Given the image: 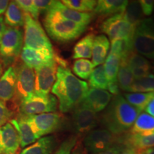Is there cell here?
Wrapping results in <instances>:
<instances>
[{"label":"cell","mask_w":154,"mask_h":154,"mask_svg":"<svg viewBox=\"0 0 154 154\" xmlns=\"http://www.w3.org/2000/svg\"><path fill=\"white\" fill-rule=\"evenodd\" d=\"M88 90L87 82L78 79L68 68L58 66L51 93L59 101L61 113L74 110L84 100Z\"/></svg>","instance_id":"obj_1"},{"label":"cell","mask_w":154,"mask_h":154,"mask_svg":"<svg viewBox=\"0 0 154 154\" xmlns=\"http://www.w3.org/2000/svg\"><path fill=\"white\" fill-rule=\"evenodd\" d=\"M141 111L119 94L113 96L102 113L101 121L113 134L120 135L131 128Z\"/></svg>","instance_id":"obj_2"},{"label":"cell","mask_w":154,"mask_h":154,"mask_svg":"<svg viewBox=\"0 0 154 154\" xmlns=\"http://www.w3.org/2000/svg\"><path fill=\"white\" fill-rule=\"evenodd\" d=\"M44 24L49 35L54 40L59 42H69L75 40L79 37L86 29V26L63 18L52 10L46 13Z\"/></svg>","instance_id":"obj_3"},{"label":"cell","mask_w":154,"mask_h":154,"mask_svg":"<svg viewBox=\"0 0 154 154\" xmlns=\"http://www.w3.org/2000/svg\"><path fill=\"white\" fill-rule=\"evenodd\" d=\"M24 47L46 53H54L52 44L38 20L24 13Z\"/></svg>","instance_id":"obj_4"},{"label":"cell","mask_w":154,"mask_h":154,"mask_svg":"<svg viewBox=\"0 0 154 154\" xmlns=\"http://www.w3.org/2000/svg\"><path fill=\"white\" fill-rule=\"evenodd\" d=\"M134 51L154 60V18L143 19L135 28L132 38Z\"/></svg>","instance_id":"obj_5"},{"label":"cell","mask_w":154,"mask_h":154,"mask_svg":"<svg viewBox=\"0 0 154 154\" xmlns=\"http://www.w3.org/2000/svg\"><path fill=\"white\" fill-rule=\"evenodd\" d=\"M58 101L52 94H38L34 93L29 99L21 102L19 105V113L25 116L55 112Z\"/></svg>","instance_id":"obj_6"},{"label":"cell","mask_w":154,"mask_h":154,"mask_svg":"<svg viewBox=\"0 0 154 154\" xmlns=\"http://www.w3.org/2000/svg\"><path fill=\"white\" fill-rule=\"evenodd\" d=\"M26 120L37 139L59 129L63 116L57 112L26 116Z\"/></svg>","instance_id":"obj_7"},{"label":"cell","mask_w":154,"mask_h":154,"mask_svg":"<svg viewBox=\"0 0 154 154\" xmlns=\"http://www.w3.org/2000/svg\"><path fill=\"white\" fill-rule=\"evenodd\" d=\"M14 67L16 72V92L14 99L20 103L34 94L35 74L33 69L23 62Z\"/></svg>","instance_id":"obj_8"},{"label":"cell","mask_w":154,"mask_h":154,"mask_svg":"<svg viewBox=\"0 0 154 154\" xmlns=\"http://www.w3.org/2000/svg\"><path fill=\"white\" fill-rule=\"evenodd\" d=\"M101 32L110 38L111 41L124 39L132 41L135 27L124 18L123 13L110 17L102 22L100 26Z\"/></svg>","instance_id":"obj_9"},{"label":"cell","mask_w":154,"mask_h":154,"mask_svg":"<svg viewBox=\"0 0 154 154\" xmlns=\"http://www.w3.org/2000/svg\"><path fill=\"white\" fill-rule=\"evenodd\" d=\"M24 36L20 28L7 26L0 42V56L5 59H16L23 48Z\"/></svg>","instance_id":"obj_10"},{"label":"cell","mask_w":154,"mask_h":154,"mask_svg":"<svg viewBox=\"0 0 154 154\" xmlns=\"http://www.w3.org/2000/svg\"><path fill=\"white\" fill-rule=\"evenodd\" d=\"M57 64L54 58L34 69L35 74L34 93L43 95L49 94L57 79Z\"/></svg>","instance_id":"obj_11"},{"label":"cell","mask_w":154,"mask_h":154,"mask_svg":"<svg viewBox=\"0 0 154 154\" xmlns=\"http://www.w3.org/2000/svg\"><path fill=\"white\" fill-rule=\"evenodd\" d=\"M116 141V135L110 131L106 128L93 129L86 134L84 138V149L89 153L96 154L108 149Z\"/></svg>","instance_id":"obj_12"},{"label":"cell","mask_w":154,"mask_h":154,"mask_svg":"<svg viewBox=\"0 0 154 154\" xmlns=\"http://www.w3.org/2000/svg\"><path fill=\"white\" fill-rule=\"evenodd\" d=\"M98 122L99 119L96 113L82 103L73 110L72 125L77 134H88L97 126Z\"/></svg>","instance_id":"obj_13"},{"label":"cell","mask_w":154,"mask_h":154,"mask_svg":"<svg viewBox=\"0 0 154 154\" xmlns=\"http://www.w3.org/2000/svg\"><path fill=\"white\" fill-rule=\"evenodd\" d=\"M20 146L18 132L10 122L0 127V154H16Z\"/></svg>","instance_id":"obj_14"},{"label":"cell","mask_w":154,"mask_h":154,"mask_svg":"<svg viewBox=\"0 0 154 154\" xmlns=\"http://www.w3.org/2000/svg\"><path fill=\"white\" fill-rule=\"evenodd\" d=\"M112 99V95L106 90L88 88L82 104L91 109L94 113L104 110Z\"/></svg>","instance_id":"obj_15"},{"label":"cell","mask_w":154,"mask_h":154,"mask_svg":"<svg viewBox=\"0 0 154 154\" xmlns=\"http://www.w3.org/2000/svg\"><path fill=\"white\" fill-rule=\"evenodd\" d=\"M124 59L130 69L134 79H140L151 74L152 66L149 60L143 56L132 51Z\"/></svg>","instance_id":"obj_16"},{"label":"cell","mask_w":154,"mask_h":154,"mask_svg":"<svg viewBox=\"0 0 154 154\" xmlns=\"http://www.w3.org/2000/svg\"><path fill=\"white\" fill-rule=\"evenodd\" d=\"M50 10L58 13L63 18L84 26H87L90 24L94 17L93 14L91 12H79L69 9L63 5L60 1H56L52 8Z\"/></svg>","instance_id":"obj_17"},{"label":"cell","mask_w":154,"mask_h":154,"mask_svg":"<svg viewBox=\"0 0 154 154\" xmlns=\"http://www.w3.org/2000/svg\"><path fill=\"white\" fill-rule=\"evenodd\" d=\"M16 92V72L14 66L9 67L0 78V100L14 99Z\"/></svg>","instance_id":"obj_18"},{"label":"cell","mask_w":154,"mask_h":154,"mask_svg":"<svg viewBox=\"0 0 154 154\" xmlns=\"http://www.w3.org/2000/svg\"><path fill=\"white\" fill-rule=\"evenodd\" d=\"M128 2L126 0H99L94 9V13L106 17L124 13Z\"/></svg>","instance_id":"obj_19"},{"label":"cell","mask_w":154,"mask_h":154,"mask_svg":"<svg viewBox=\"0 0 154 154\" xmlns=\"http://www.w3.org/2000/svg\"><path fill=\"white\" fill-rule=\"evenodd\" d=\"M54 53H46L23 47L20 58L22 62L32 69H36L54 58Z\"/></svg>","instance_id":"obj_20"},{"label":"cell","mask_w":154,"mask_h":154,"mask_svg":"<svg viewBox=\"0 0 154 154\" xmlns=\"http://www.w3.org/2000/svg\"><path fill=\"white\" fill-rule=\"evenodd\" d=\"M9 122L14 126L18 132L21 147L24 148L36 141L37 138L28 124L26 116L20 114L16 119H11Z\"/></svg>","instance_id":"obj_21"},{"label":"cell","mask_w":154,"mask_h":154,"mask_svg":"<svg viewBox=\"0 0 154 154\" xmlns=\"http://www.w3.org/2000/svg\"><path fill=\"white\" fill-rule=\"evenodd\" d=\"M57 146V139L54 136H44L23 149L20 154H52Z\"/></svg>","instance_id":"obj_22"},{"label":"cell","mask_w":154,"mask_h":154,"mask_svg":"<svg viewBox=\"0 0 154 154\" xmlns=\"http://www.w3.org/2000/svg\"><path fill=\"white\" fill-rule=\"evenodd\" d=\"M110 42L106 36L101 34L95 36L92 49V63L94 66H99L104 62L109 52Z\"/></svg>","instance_id":"obj_23"},{"label":"cell","mask_w":154,"mask_h":154,"mask_svg":"<svg viewBox=\"0 0 154 154\" xmlns=\"http://www.w3.org/2000/svg\"><path fill=\"white\" fill-rule=\"evenodd\" d=\"M5 24L10 27L20 28L24 25V12L19 7L16 1L9 2L5 13Z\"/></svg>","instance_id":"obj_24"},{"label":"cell","mask_w":154,"mask_h":154,"mask_svg":"<svg viewBox=\"0 0 154 154\" xmlns=\"http://www.w3.org/2000/svg\"><path fill=\"white\" fill-rule=\"evenodd\" d=\"M94 38V34L89 33L81 38L74 46L73 49L72 59H88L91 58Z\"/></svg>","instance_id":"obj_25"},{"label":"cell","mask_w":154,"mask_h":154,"mask_svg":"<svg viewBox=\"0 0 154 154\" xmlns=\"http://www.w3.org/2000/svg\"><path fill=\"white\" fill-rule=\"evenodd\" d=\"M154 133V117L146 112H141L131 129L132 134H149Z\"/></svg>","instance_id":"obj_26"},{"label":"cell","mask_w":154,"mask_h":154,"mask_svg":"<svg viewBox=\"0 0 154 154\" xmlns=\"http://www.w3.org/2000/svg\"><path fill=\"white\" fill-rule=\"evenodd\" d=\"M126 146L136 149L138 151L154 147V133L149 134H132L126 140Z\"/></svg>","instance_id":"obj_27"},{"label":"cell","mask_w":154,"mask_h":154,"mask_svg":"<svg viewBox=\"0 0 154 154\" xmlns=\"http://www.w3.org/2000/svg\"><path fill=\"white\" fill-rule=\"evenodd\" d=\"M123 14L127 22L136 28L143 19L139 1H132L128 3Z\"/></svg>","instance_id":"obj_28"},{"label":"cell","mask_w":154,"mask_h":154,"mask_svg":"<svg viewBox=\"0 0 154 154\" xmlns=\"http://www.w3.org/2000/svg\"><path fill=\"white\" fill-rule=\"evenodd\" d=\"M88 86L91 88L106 90L108 89L109 81L105 73L104 66L100 65L96 66L88 78Z\"/></svg>","instance_id":"obj_29"},{"label":"cell","mask_w":154,"mask_h":154,"mask_svg":"<svg viewBox=\"0 0 154 154\" xmlns=\"http://www.w3.org/2000/svg\"><path fill=\"white\" fill-rule=\"evenodd\" d=\"M117 81L120 89L125 91H128L134 81L131 72L124 59H121L120 66L117 74Z\"/></svg>","instance_id":"obj_30"},{"label":"cell","mask_w":154,"mask_h":154,"mask_svg":"<svg viewBox=\"0 0 154 154\" xmlns=\"http://www.w3.org/2000/svg\"><path fill=\"white\" fill-rule=\"evenodd\" d=\"M154 92L149 93H125L124 99L131 105L143 111L150 101L153 98Z\"/></svg>","instance_id":"obj_31"},{"label":"cell","mask_w":154,"mask_h":154,"mask_svg":"<svg viewBox=\"0 0 154 154\" xmlns=\"http://www.w3.org/2000/svg\"><path fill=\"white\" fill-rule=\"evenodd\" d=\"M128 91L131 93L154 92V74H151L143 78L134 79Z\"/></svg>","instance_id":"obj_32"},{"label":"cell","mask_w":154,"mask_h":154,"mask_svg":"<svg viewBox=\"0 0 154 154\" xmlns=\"http://www.w3.org/2000/svg\"><path fill=\"white\" fill-rule=\"evenodd\" d=\"M121 57L114 54L109 53L105 60L104 69L109 82L117 80L119 66L121 63Z\"/></svg>","instance_id":"obj_33"},{"label":"cell","mask_w":154,"mask_h":154,"mask_svg":"<svg viewBox=\"0 0 154 154\" xmlns=\"http://www.w3.org/2000/svg\"><path fill=\"white\" fill-rule=\"evenodd\" d=\"M94 64L91 61L86 59L75 60L72 66L73 72L76 76L82 79H88L94 70Z\"/></svg>","instance_id":"obj_34"},{"label":"cell","mask_w":154,"mask_h":154,"mask_svg":"<svg viewBox=\"0 0 154 154\" xmlns=\"http://www.w3.org/2000/svg\"><path fill=\"white\" fill-rule=\"evenodd\" d=\"M63 5L79 12H90L94 10L97 1L96 0H63Z\"/></svg>","instance_id":"obj_35"},{"label":"cell","mask_w":154,"mask_h":154,"mask_svg":"<svg viewBox=\"0 0 154 154\" xmlns=\"http://www.w3.org/2000/svg\"><path fill=\"white\" fill-rule=\"evenodd\" d=\"M16 2L25 14H29L32 18L38 20L40 12L34 5V0H17Z\"/></svg>","instance_id":"obj_36"},{"label":"cell","mask_w":154,"mask_h":154,"mask_svg":"<svg viewBox=\"0 0 154 154\" xmlns=\"http://www.w3.org/2000/svg\"><path fill=\"white\" fill-rule=\"evenodd\" d=\"M78 136H72L66 138L53 154H71L75 146L78 143Z\"/></svg>","instance_id":"obj_37"},{"label":"cell","mask_w":154,"mask_h":154,"mask_svg":"<svg viewBox=\"0 0 154 154\" xmlns=\"http://www.w3.org/2000/svg\"><path fill=\"white\" fill-rule=\"evenodd\" d=\"M12 111L9 110L5 101L0 100V127L5 125L11 120Z\"/></svg>","instance_id":"obj_38"},{"label":"cell","mask_w":154,"mask_h":154,"mask_svg":"<svg viewBox=\"0 0 154 154\" xmlns=\"http://www.w3.org/2000/svg\"><path fill=\"white\" fill-rule=\"evenodd\" d=\"M56 1L51 0H34V5L37 7L39 12H48L52 8Z\"/></svg>","instance_id":"obj_39"},{"label":"cell","mask_w":154,"mask_h":154,"mask_svg":"<svg viewBox=\"0 0 154 154\" xmlns=\"http://www.w3.org/2000/svg\"><path fill=\"white\" fill-rule=\"evenodd\" d=\"M140 8L143 14L145 16H150L154 10V1L152 0H141L139 1Z\"/></svg>","instance_id":"obj_40"},{"label":"cell","mask_w":154,"mask_h":154,"mask_svg":"<svg viewBox=\"0 0 154 154\" xmlns=\"http://www.w3.org/2000/svg\"><path fill=\"white\" fill-rule=\"evenodd\" d=\"M125 147L126 146L123 144H114L105 151L96 154H121L123 150L125 149Z\"/></svg>","instance_id":"obj_41"},{"label":"cell","mask_w":154,"mask_h":154,"mask_svg":"<svg viewBox=\"0 0 154 154\" xmlns=\"http://www.w3.org/2000/svg\"><path fill=\"white\" fill-rule=\"evenodd\" d=\"M108 89H109V93L113 95L116 96L120 94V87H119L118 81L116 80L113 82H109L108 84Z\"/></svg>","instance_id":"obj_42"},{"label":"cell","mask_w":154,"mask_h":154,"mask_svg":"<svg viewBox=\"0 0 154 154\" xmlns=\"http://www.w3.org/2000/svg\"><path fill=\"white\" fill-rule=\"evenodd\" d=\"M71 154H86V151L84 149V147L81 145V144L76 143V145L75 146L74 149L72 150V153Z\"/></svg>","instance_id":"obj_43"},{"label":"cell","mask_w":154,"mask_h":154,"mask_svg":"<svg viewBox=\"0 0 154 154\" xmlns=\"http://www.w3.org/2000/svg\"><path fill=\"white\" fill-rule=\"evenodd\" d=\"M145 111L149 115L154 117V99L153 98L145 108Z\"/></svg>","instance_id":"obj_44"},{"label":"cell","mask_w":154,"mask_h":154,"mask_svg":"<svg viewBox=\"0 0 154 154\" xmlns=\"http://www.w3.org/2000/svg\"><path fill=\"white\" fill-rule=\"evenodd\" d=\"M7 29V26H6L5 20H4V17L2 16H0V42H1L2 36L5 34V32Z\"/></svg>","instance_id":"obj_45"},{"label":"cell","mask_w":154,"mask_h":154,"mask_svg":"<svg viewBox=\"0 0 154 154\" xmlns=\"http://www.w3.org/2000/svg\"><path fill=\"white\" fill-rule=\"evenodd\" d=\"M9 3V2L7 0H0V16H2V14L4 13H5Z\"/></svg>","instance_id":"obj_46"},{"label":"cell","mask_w":154,"mask_h":154,"mask_svg":"<svg viewBox=\"0 0 154 154\" xmlns=\"http://www.w3.org/2000/svg\"><path fill=\"white\" fill-rule=\"evenodd\" d=\"M121 154H138V151L134 148L126 146Z\"/></svg>","instance_id":"obj_47"},{"label":"cell","mask_w":154,"mask_h":154,"mask_svg":"<svg viewBox=\"0 0 154 154\" xmlns=\"http://www.w3.org/2000/svg\"><path fill=\"white\" fill-rule=\"evenodd\" d=\"M138 154H154V147L139 151Z\"/></svg>","instance_id":"obj_48"},{"label":"cell","mask_w":154,"mask_h":154,"mask_svg":"<svg viewBox=\"0 0 154 154\" xmlns=\"http://www.w3.org/2000/svg\"><path fill=\"white\" fill-rule=\"evenodd\" d=\"M2 71H3L2 63L1 61H0V78H1L2 75Z\"/></svg>","instance_id":"obj_49"},{"label":"cell","mask_w":154,"mask_h":154,"mask_svg":"<svg viewBox=\"0 0 154 154\" xmlns=\"http://www.w3.org/2000/svg\"><path fill=\"white\" fill-rule=\"evenodd\" d=\"M152 69H153V73H154V63H153V66L152 67Z\"/></svg>","instance_id":"obj_50"},{"label":"cell","mask_w":154,"mask_h":154,"mask_svg":"<svg viewBox=\"0 0 154 154\" xmlns=\"http://www.w3.org/2000/svg\"><path fill=\"white\" fill-rule=\"evenodd\" d=\"M153 99H154V95H153Z\"/></svg>","instance_id":"obj_51"}]
</instances>
